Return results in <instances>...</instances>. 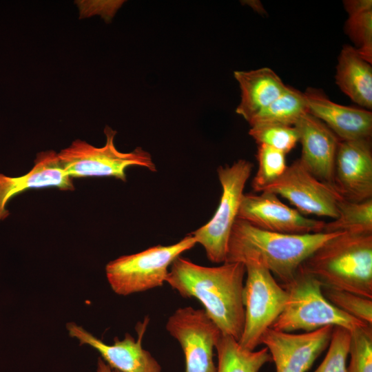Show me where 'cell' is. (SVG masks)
Instances as JSON below:
<instances>
[{
  "label": "cell",
  "instance_id": "7402d4cb",
  "mask_svg": "<svg viewBox=\"0 0 372 372\" xmlns=\"http://www.w3.org/2000/svg\"><path fill=\"white\" fill-rule=\"evenodd\" d=\"M338 209V217L325 223L322 232L372 234V198L362 202L342 199Z\"/></svg>",
  "mask_w": 372,
  "mask_h": 372
},
{
  "label": "cell",
  "instance_id": "d6986e66",
  "mask_svg": "<svg viewBox=\"0 0 372 372\" xmlns=\"http://www.w3.org/2000/svg\"><path fill=\"white\" fill-rule=\"evenodd\" d=\"M335 83L353 102L366 110L372 108V67L350 45L338 57Z\"/></svg>",
  "mask_w": 372,
  "mask_h": 372
},
{
  "label": "cell",
  "instance_id": "cb8c5ba5",
  "mask_svg": "<svg viewBox=\"0 0 372 372\" xmlns=\"http://www.w3.org/2000/svg\"><path fill=\"white\" fill-rule=\"evenodd\" d=\"M249 134L258 145H265L287 154L299 142V134L295 126L262 125L251 127Z\"/></svg>",
  "mask_w": 372,
  "mask_h": 372
},
{
  "label": "cell",
  "instance_id": "30bf717a",
  "mask_svg": "<svg viewBox=\"0 0 372 372\" xmlns=\"http://www.w3.org/2000/svg\"><path fill=\"white\" fill-rule=\"evenodd\" d=\"M263 191L285 198L302 215L332 219L338 217V204L343 199L332 185L317 179L299 159L287 166L283 174Z\"/></svg>",
  "mask_w": 372,
  "mask_h": 372
},
{
  "label": "cell",
  "instance_id": "f546056e",
  "mask_svg": "<svg viewBox=\"0 0 372 372\" xmlns=\"http://www.w3.org/2000/svg\"><path fill=\"white\" fill-rule=\"evenodd\" d=\"M97 372H114L113 369H112L101 358H99L98 359L97 362Z\"/></svg>",
  "mask_w": 372,
  "mask_h": 372
},
{
  "label": "cell",
  "instance_id": "7c38bea8",
  "mask_svg": "<svg viewBox=\"0 0 372 372\" xmlns=\"http://www.w3.org/2000/svg\"><path fill=\"white\" fill-rule=\"evenodd\" d=\"M333 326L300 334L267 329L260 339L268 349L276 372H306L329 346Z\"/></svg>",
  "mask_w": 372,
  "mask_h": 372
},
{
  "label": "cell",
  "instance_id": "7a4b0ae2",
  "mask_svg": "<svg viewBox=\"0 0 372 372\" xmlns=\"http://www.w3.org/2000/svg\"><path fill=\"white\" fill-rule=\"evenodd\" d=\"M338 234H280L256 228L237 218L231 229L225 262H257L285 285L293 278L310 255Z\"/></svg>",
  "mask_w": 372,
  "mask_h": 372
},
{
  "label": "cell",
  "instance_id": "d4e9b609",
  "mask_svg": "<svg viewBox=\"0 0 372 372\" xmlns=\"http://www.w3.org/2000/svg\"><path fill=\"white\" fill-rule=\"evenodd\" d=\"M322 292L340 310L366 324H372V299L325 287H322Z\"/></svg>",
  "mask_w": 372,
  "mask_h": 372
},
{
  "label": "cell",
  "instance_id": "ba28073f",
  "mask_svg": "<svg viewBox=\"0 0 372 372\" xmlns=\"http://www.w3.org/2000/svg\"><path fill=\"white\" fill-rule=\"evenodd\" d=\"M243 264L247 273L243 290L245 322L238 343L247 350L254 351L260 344L264 332L284 309L288 295L263 265L253 260Z\"/></svg>",
  "mask_w": 372,
  "mask_h": 372
},
{
  "label": "cell",
  "instance_id": "3957f363",
  "mask_svg": "<svg viewBox=\"0 0 372 372\" xmlns=\"http://www.w3.org/2000/svg\"><path fill=\"white\" fill-rule=\"evenodd\" d=\"M322 287L372 299V234L340 233L300 265Z\"/></svg>",
  "mask_w": 372,
  "mask_h": 372
},
{
  "label": "cell",
  "instance_id": "603a6c76",
  "mask_svg": "<svg viewBox=\"0 0 372 372\" xmlns=\"http://www.w3.org/2000/svg\"><path fill=\"white\" fill-rule=\"evenodd\" d=\"M285 156L271 147L258 145L256 154L258 168L251 183L255 192H261L283 174L287 167Z\"/></svg>",
  "mask_w": 372,
  "mask_h": 372
},
{
  "label": "cell",
  "instance_id": "484cf974",
  "mask_svg": "<svg viewBox=\"0 0 372 372\" xmlns=\"http://www.w3.org/2000/svg\"><path fill=\"white\" fill-rule=\"evenodd\" d=\"M350 335L347 372H372L371 325L353 329Z\"/></svg>",
  "mask_w": 372,
  "mask_h": 372
},
{
  "label": "cell",
  "instance_id": "4fadbf2b",
  "mask_svg": "<svg viewBox=\"0 0 372 372\" xmlns=\"http://www.w3.org/2000/svg\"><path fill=\"white\" fill-rule=\"evenodd\" d=\"M149 320V318H145L143 322L138 324L137 340L126 333L123 340L115 338L113 344H105L76 323L69 322L66 327L70 337L76 339L81 345L87 344L96 350L113 370L118 372H161L158 362L142 345Z\"/></svg>",
  "mask_w": 372,
  "mask_h": 372
},
{
  "label": "cell",
  "instance_id": "8fae6325",
  "mask_svg": "<svg viewBox=\"0 0 372 372\" xmlns=\"http://www.w3.org/2000/svg\"><path fill=\"white\" fill-rule=\"evenodd\" d=\"M254 227L271 232L307 234L322 232L325 222L309 218L282 203L276 194H244L238 218Z\"/></svg>",
  "mask_w": 372,
  "mask_h": 372
},
{
  "label": "cell",
  "instance_id": "f1b7e54d",
  "mask_svg": "<svg viewBox=\"0 0 372 372\" xmlns=\"http://www.w3.org/2000/svg\"><path fill=\"white\" fill-rule=\"evenodd\" d=\"M343 4L349 16L372 10L371 0H346Z\"/></svg>",
  "mask_w": 372,
  "mask_h": 372
},
{
  "label": "cell",
  "instance_id": "52a82bcc",
  "mask_svg": "<svg viewBox=\"0 0 372 372\" xmlns=\"http://www.w3.org/2000/svg\"><path fill=\"white\" fill-rule=\"evenodd\" d=\"M252 168L250 161L240 159L231 166L217 169L223 190L218 207L207 223L191 234L196 243L204 247L207 258L212 262H225L231 229Z\"/></svg>",
  "mask_w": 372,
  "mask_h": 372
},
{
  "label": "cell",
  "instance_id": "ac0fdd59",
  "mask_svg": "<svg viewBox=\"0 0 372 372\" xmlns=\"http://www.w3.org/2000/svg\"><path fill=\"white\" fill-rule=\"evenodd\" d=\"M240 88V101L236 112L248 123L287 89L282 79L271 68L235 71Z\"/></svg>",
  "mask_w": 372,
  "mask_h": 372
},
{
  "label": "cell",
  "instance_id": "83f0119b",
  "mask_svg": "<svg viewBox=\"0 0 372 372\" xmlns=\"http://www.w3.org/2000/svg\"><path fill=\"white\" fill-rule=\"evenodd\" d=\"M350 336L348 329L334 327L326 356L314 372H347Z\"/></svg>",
  "mask_w": 372,
  "mask_h": 372
},
{
  "label": "cell",
  "instance_id": "44dd1931",
  "mask_svg": "<svg viewBox=\"0 0 372 372\" xmlns=\"http://www.w3.org/2000/svg\"><path fill=\"white\" fill-rule=\"evenodd\" d=\"M309 112L304 92L287 86L286 90L249 122L251 127L262 125L294 126Z\"/></svg>",
  "mask_w": 372,
  "mask_h": 372
},
{
  "label": "cell",
  "instance_id": "2e32d148",
  "mask_svg": "<svg viewBox=\"0 0 372 372\" xmlns=\"http://www.w3.org/2000/svg\"><path fill=\"white\" fill-rule=\"evenodd\" d=\"M56 187L62 191H73L75 187L54 150L37 153L34 166L27 174L10 177L0 174V221L9 216L6 208L17 195L30 189Z\"/></svg>",
  "mask_w": 372,
  "mask_h": 372
},
{
  "label": "cell",
  "instance_id": "9c48e42d",
  "mask_svg": "<svg viewBox=\"0 0 372 372\" xmlns=\"http://www.w3.org/2000/svg\"><path fill=\"white\" fill-rule=\"evenodd\" d=\"M167 332L180 344L185 361V372H216L214 349L223 334L204 309H177L166 323Z\"/></svg>",
  "mask_w": 372,
  "mask_h": 372
},
{
  "label": "cell",
  "instance_id": "9a60e30c",
  "mask_svg": "<svg viewBox=\"0 0 372 372\" xmlns=\"http://www.w3.org/2000/svg\"><path fill=\"white\" fill-rule=\"evenodd\" d=\"M294 126L302 145L300 163L317 179L333 185L335 156L340 140L322 121L309 112L303 115Z\"/></svg>",
  "mask_w": 372,
  "mask_h": 372
},
{
  "label": "cell",
  "instance_id": "4dcf8cb0",
  "mask_svg": "<svg viewBox=\"0 0 372 372\" xmlns=\"http://www.w3.org/2000/svg\"><path fill=\"white\" fill-rule=\"evenodd\" d=\"M114 372H118V371H115V370H114Z\"/></svg>",
  "mask_w": 372,
  "mask_h": 372
},
{
  "label": "cell",
  "instance_id": "277c9868",
  "mask_svg": "<svg viewBox=\"0 0 372 372\" xmlns=\"http://www.w3.org/2000/svg\"><path fill=\"white\" fill-rule=\"evenodd\" d=\"M281 286L287 292V300L271 329L287 333L297 330L311 332L331 325L351 331L369 325L329 302L322 294L321 283L300 267L293 278Z\"/></svg>",
  "mask_w": 372,
  "mask_h": 372
},
{
  "label": "cell",
  "instance_id": "5bb4252c",
  "mask_svg": "<svg viewBox=\"0 0 372 372\" xmlns=\"http://www.w3.org/2000/svg\"><path fill=\"white\" fill-rule=\"evenodd\" d=\"M333 185L346 200L362 202L372 198L371 139L339 141Z\"/></svg>",
  "mask_w": 372,
  "mask_h": 372
},
{
  "label": "cell",
  "instance_id": "e0dca14e",
  "mask_svg": "<svg viewBox=\"0 0 372 372\" xmlns=\"http://www.w3.org/2000/svg\"><path fill=\"white\" fill-rule=\"evenodd\" d=\"M304 93L309 112L322 121L340 141L371 139V111L334 103L314 88L309 87Z\"/></svg>",
  "mask_w": 372,
  "mask_h": 372
},
{
  "label": "cell",
  "instance_id": "8992f818",
  "mask_svg": "<svg viewBox=\"0 0 372 372\" xmlns=\"http://www.w3.org/2000/svg\"><path fill=\"white\" fill-rule=\"evenodd\" d=\"M105 144L95 147L85 141L75 140L58 152L59 160L71 178L88 176L114 177L127 180L126 169L130 166L146 167L156 172L151 154L141 147L130 152L118 151L114 144L116 131L106 125L104 128Z\"/></svg>",
  "mask_w": 372,
  "mask_h": 372
},
{
  "label": "cell",
  "instance_id": "6da1fadb",
  "mask_svg": "<svg viewBox=\"0 0 372 372\" xmlns=\"http://www.w3.org/2000/svg\"><path fill=\"white\" fill-rule=\"evenodd\" d=\"M245 273L242 262L205 267L180 256L172 263L165 282L182 297L197 299L222 333L238 342L245 322Z\"/></svg>",
  "mask_w": 372,
  "mask_h": 372
},
{
  "label": "cell",
  "instance_id": "ffe728a7",
  "mask_svg": "<svg viewBox=\"0 0 372 372\" xmlns=\"http://www.w3.org/2000/svg\"><path fill=\"white\" fill-rule=\"evenodd\" d=\"M215 349L218 356L216 372H259L272 362L268 349L249 351L242 348L233 337L222 334Z\"/></svg>",
  "mask_w": 372,
  "mask_h": 372
},
{
  "label": "cell",
  "instance_id": "5b68a950",
  "mask_svg": "<svg viewBox=\"0 0 372 372\" xmlns=\"http://www.w3.org/2000/svg\"><path fill=\"white\" fill-rule=\"evenodd\" d=\"M196 244L194 237L189 234L173 245H159L121 256L107 264V281L114 292L121 296L161 287L174 260Z\"/></svg>",
  "mask_w": 372,
  "mask_h": 372
},
{
  "label": "cell",
  "instance_id": "4316f807",
  "mask_svg": "<svg viewBox=\"0 0 372 372\" xmlns=\"http://www.w3.org/2000/svg\"><path fill=\"white\" fill-rule=\"evenodd\" d=\"M344 31L355 49L366 61L372 63V10L349 15Z\"/></svg>",
  "mask_w": 372,
  "mask_h": 372
}]
</instances>
